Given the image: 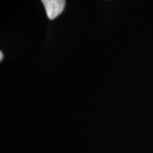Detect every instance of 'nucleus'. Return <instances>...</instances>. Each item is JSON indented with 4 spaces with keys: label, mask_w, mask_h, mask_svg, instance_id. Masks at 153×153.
I'll return each instance as SVG.
<instances>
[{
    "label": "nucleus",
    "mask_w": 153,
    "mask_h": 153,
    "mask_svg": "<svg viewBox=\"0 0 153 153\" xmlns=\"http://www.w3.org/2000/svg\"><path fill=\"white\" fill-rule=\"evenodd\" d=\"M44 4L47 16L54 20L63 12L66 6V0H41Z\"/></svg>",
    "instance_id": "f257e3e1"
},
{
    "label": "nucleus",
    "mask_w": 153,
    "mask_h": 153,
    "mask_svg": "<svg viewBox=\"0 0 153 153\" xmlns=\"http://www.w3.org/2000/svg\"><path fill=\"white\" fill-rule=\"evenodd\" d=\"M3 58H4V54L3 52H0V60H3Z\"/></svg>",
    "instance_id": "f03ea898"
}]
</instances>
